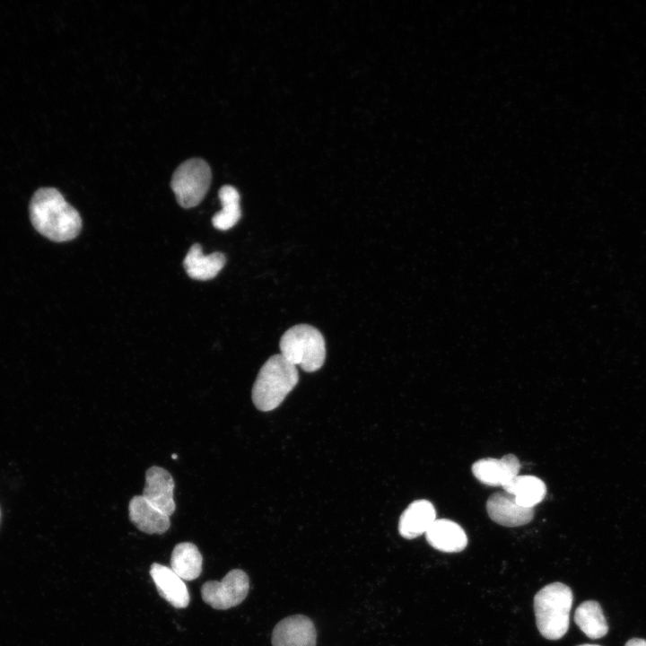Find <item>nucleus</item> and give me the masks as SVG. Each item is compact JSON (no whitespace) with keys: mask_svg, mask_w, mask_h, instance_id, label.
Masks as SVG:
<instances>
[{"mask_svg":"<svg viewBox=\"0 0 646 646\" xmlns=\"http://www.w3.org/2000/svg\"><path fill=\"white\" fill-rule=\"evenodd\" d=\"M130 521L147 534H163L170 526V517L152 505L143 495L134 496L128 504Z\"/></svg>","mask_w":646,"mask_h":646,"instance_id":"12","label":"nucleus"},{"mask_svg":"<svg viewBox=\"0 0 646 646\" xmlns=\"http://www.w3.org/2000/svg\"><path fill=\"white\" fill-rule=\"evenodd\" d=\"M574 621L590 639L604 637L608 632V625L600 605L594 600L581 603L575 610Z\"/></svg>","mask_w":646,"mask_h":646,"instance_id":"18","label":"nucleus"},{"mask_svg":"<svg viewBox=\"0 0 646 646\" xmlns=\"http://www.w3.org/2000/svg\"><path fill=\"white\" fill-rule=\"evenodd\" d=\"M486 510L489 517L496 523L505 527H519L533 519L534 509L519 505L514 496L505 491L492 494Z\"/></svg>","mask_w":646,"mask_h":646,"instance_id":"10","label":"nucleus"},{"mask_svg":"<svg viewBox=\"0 0 646 646\" xmlns=\"http://www.w3.org/2000/svg\"><path fill=\"white\" fill-rule=\"evenodd\" d=\"M249 590V580L240 569L230 571L220 581H209L203 584V600L214 609H228L240 605Z\"/></svg>","mask_w":646,"mask_h":646,"instance_id":"6","label":"nucleus"},{"mask_svg":"<svg viewBox=\"0 0 646 646\" xmlns=\"http://www.w3.org/2000/svg\"><path fill=\"white\" fill-rule=\"evenodd\" d=\"M225 256L221 252L204 255L202 248L195 243L184 258L183 266L188 275L196 280H210L215 277L223 268Z\"/></svg>","mask_w":646,"mask_h":646,"instance_id":"15","label":"nucleus"},{"mask_svg":"<svg viewBox=\"0 0 646 646\" xmlns=\"http://www.w3.org/2000/svg\"><path fill=\"white\" fill-rule=\"evenodd\" d=\"M212 179L208 163L203 159L192 158L182 162L174 171L170 187L179 205L184 208L196 206L206 195Z\"/></svg>","mask_w":646,"mask_h":646,"instance_id":"5","label":"nucleus"},{"mask_svg":"<svg viewBox=\"0 0 646 646\" xmlns=\"http://www.w3.org/2000/svg\"><path fill=\"white\" fill-rule=\"evenodd\" d=\"M279 347L282 356L308 372L318 371L325 362L324 337L317 328L307 324L295 325L286 330Z\"/></svg>","mask_w":646,"mask_h":646,"instance_id":"4","label":"nucleus"},{"mask_svg":"<svg viewBox=\"0 0 646 646\" xmlns=\"http://www.w3.org/2000/svg\"><path fill=\"white\" fill-rule=\"evenodd\" d=\"M317 633L313 622L302 615L281 620L272 633L273 646H316Z\"/></svg>","mask_w":646,"mask_h":646,"instance_id":"7","label":"nucleus"},{"mask_svg":"<svg viewBox=\"0 0 646 646\" xmlns=\"http://www.w3.org/2000/svg\"><path fill=\"white\" fill-rule=\"evenodd\" d=\"M174 480L162 467L153 466L146 470L143 496L155 508L170 517L176 509L173 499Z\"/></svg>","mask_w":646,"mask_h":646,"instance_id":"8","label":"nucleus"},{"mask_svg":"<svg viewBox=\"0 0 646 646\" xmlns=\"http://www.w3.org/2000/svg\"><path fill=\"white\" fill-rule=\"evenodd\" d=\"M299 380L296 366L281 354H275L263 364L252 388V401L264 412L275 409Z\"/></svg>","mask_w":646,"mask_h":646,"instance_id":"2","label":"nucleus"},{"mask_svg":"<svg viewBox=\"0 0 646 646\" xmlns=\"http://www.w3.org/2000/svg\"><path fill=\"white\" fill-rule=\"evenodd\" d=\"M624 646H646V640L641 638L630 639Z\"/></svg>","mask_w":646,"mask_h":646,"instance_id":"20","label":"nucleus"},{"mask_svg":"<svg viewBox=\"0 0 646 646\" xmlns=\"http://www.w3.org/2000/svg\"><path fill=\"white\" fill-rule=\"evenodd\" d=\"M436 519L433 504L427 500L413 502L401 514L399 534L407 539L415 538L428 530Z\"/></svg>","mask_w":646,"mask_h":646,"instance_id":"14","label":"nucleus"},{"mask_svg":"<svg viewBox=\"0 0 646 646\" xmlns=\"http://www.w3.org/2000/svg\"><path fill=\"white\" fill-rule=\"evenodd\" d=\"M520 464L513 454H507L501 458H481L472 466L475 477L484 484L490 486H504L519 476Z\"/></svg>","mask_w":646,"mask_h":646,"instance_id":"9","label":"nucleus"},{"mask_svg":"<svg viewBox=\"0 0 646 646\" xmlns=\"http://www.w3.org/2000/svg\"><path fill=\"white\" fill-rule=\"evenodd\" d=\"M502 488L514 496L519 505L525 508H534L546 493L545 483L534 476H517Z\"/></svg>","mask_w":646,"mask_h":646,"instance_id":"17","label":"nucleus"},{"mask_svg":"<svg viewBox=\"0 0 646 646\" xmlns=\"http://www.w3.org/2000/svg\"><path fill=\"white\" fill-rule=\"evenodd\" d=\"M29 212L34 229L52 241L74 240L81 231L79 213L55 188L36 190L31 199Z\"/></svg>","mask_w":646,"mask_h":646,"instance_id":"1","label":"nucleus"},{"mask_svg":"<svg viewBox=\"0 0 646 646\" xmlns=\"http://www.w3.org/2000/svg\"><path fill=\"white\" fill-rule=\"evenodd\" d=\"M202 563L201 553L193 543H179L172 550L170 568L183 581L196 579L201 574Z\"/></svg>","mask_w":646,"mask_h":646,"instance_id":"16","label":"nucleus"},{"mask_svg":"<svg viewBox=\"0 0 646 646\" xmlns=\"http://www.w3.org/2000/svg\"><path fill=\"white\" fill-rule=\"evenodd\" d=\"M218 196L223 207L213 216L212 223L216 229L226 231L232 228L241 216L240 194L234 187L224 185Z\"/></svg>","mask_w":646,"mask_h":646,"instance_id":"19","label":"nucleus"},{"mask_svg":"<svg viewBox=\"0 0 646 646\" xmlns=\"http://www.w3.org/2000/svg\"><path fill=\"white\" fill-rule=\"evenodd\" d=\"M572 601V589L561 582L548 584L536 594V623L543 637L558 640L567 633Z\"/></svg>","mask_w":646,"mask_h":646,"instance_id":"3","label":"nucleus"},{"mask_svg":"<svg viewBox=\"0 0 646 646\" xmlns=\"http://www.w3.org/2000/svg\"><path fill=\"white\" fill-rule=\"evenodd\" d=\"M578 646H599V645H597V644H581V645H578Z\"/></svg>","mask_w":646,"mask_h":646,"instance_id":"21","label":"nucleus"},{"mask_svg":"<svg viewBox=\"0 0 646 646\" xmlns=\"http://www.w3.org/2000/svg\"><path fill=\"white\" fill-rule=\"evenodd\" d=\"M150 575L160 596L176 608H185L189 603L187 585L170 567L153 563Z\"/></svg>","mask_w":646,"mask_h":646,"instance_id":"11","label":"nucleus"},{"mask_svg":"<svg viewBox=\"0 0 646 646\" xmlns=\"http://www.w3.org/2000/svg\"><path fill=\"white\" fill-rule=\"evenodd\" d=\"M425 537L433 548L446 553L460 552L467 545L464 529L447 519H436L425 532Z\"/></svg>","mask_w":646,"mask_h":646,"instance_id":"13","label":"nucleus"}]
</instances>
